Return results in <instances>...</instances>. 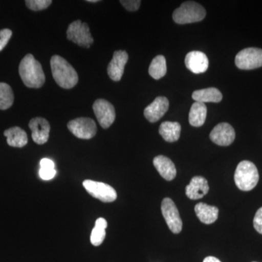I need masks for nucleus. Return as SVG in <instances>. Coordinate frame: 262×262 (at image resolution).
<instances>
[{
    "mask_svg": "<svg viewBox=\"0 0 262 262\" xmlns=\"http://www.w3.org/2000/svg\"><path fill=\"white\" fill-rule=\"evenodd\" d=\"M19 75L24 84L31 89H39L46 82L42 65L32 54H27L20 61Z\"/></svg>",
    "mask_w": 262,
    "mask_h": 262,
    "instance_id": "1",
    "label": "nucleus"
},
{
    "mask_svg": "<svg viewBox=\"0 0 262 262\" xmlns=\"http://www.w3.org/2000/svg\"><path fill=\"white\" fill-rule=\"evenodd\" d=\"M52 75L60 87L71 89L78 82V75L75 69L61 56L55 55L51 59Z\"/></svg>",
    "mask_w": 262,
    "mask_h": 262,
    "instance_id": "2",
    "label": "nucleus"
},
{
    "mask_svg": "<svg viewBox=\"0 0 262 262\" xmlns=\"http://www.w3.org/2000/svg\"><path fill=\"white\" fill-rule=\"evenodd\" d=\"M234 178L237 188L248 192L252 190L257 185L259 175L257 168L252 162L244 160L237 165Z\"/></svg>",
    "mask_w": 262,
    "mask_h": 262,
    "instance_id": "3",
    "label": "nucleus"
},
{
    "mask_svg": "<svg viewBox=\"0 0 262 262\" xmlns=\"http://www.w3.org/2000/svg\"><path fill=\"white\" fill-rule=\"evenodd\" d=\"M206 15V10L201 5L195 2L188 1L175 10L173 19L178 24H192L201 21Z\"/></svg>",
    "mask_w": 262,
    "mask_h": 262,
    "instance_id": "4",
    "label": "nucleus"
},
{
    "mask_svg": "<svg viewBox=\"0 0 262 262\" xmlns=\"http://www.w3.org/2000/svg\"><path fill=\"white\" fill-rule=\"evenodd\" d=\"M67 35L69 40L75 42L81 47L89 48L94 43V39L90 32L89 25L86 23H82L80 20H75L69 26Z\"/></svg>",
    "mask_w": 262,
    "mask_h": 262,
    "instance_id": "5",
    "label": "nucleus"
},
{
    "mask_svg": "<svg viewBox=\"0 0 262 262\" xmlns=\"http://www.w3.org/2000/svg\"><path fill=\"white\" fill-rule=\"evenodd\" d=\"M235 64L239 70H251L262 67V49L248 48L242 50L235 57Z\"/></svg>",
    "mask_w": 262,
    "mask_h": 262,
    "instance_id": "6",
    "label": "nucleus"
},
{
    "mask_svg": "<svg viewBox=\"0 0 262 262\" xmlns=\"http://www.w3.org/2000/svg\"><path fill=\"white\" fill-rule=\"evenodd\" d=\"M82 185L91 196L103 203H112L117 199L116 190L107 184L85 180L82 183Z\"/></svg>",
    "mask_w": 262,
    "mask_h": 262,
    "instance_id": "7",
    "label": "nucleus"
},
{
    "mask_svg": "<svg viewBox=\"0 0 262 262\" xmlns=\"http://www.w3.org/2000/svg\"><path fill=\"white\" fill-rule=\"evenodd\" d=\"M67 127L74 136L81 139H92L97 132L96 122L89 117H79L71 120Z\"/></svg>",
    "mask_w": 262,
    "mask_h": 262,
    "instance_id": "8",
    "label": "nucleus"
},
{
    "mask_svg": "<svg viewBox=\"0 0 262 262\" xmlns=\"http://www.w3.org/2000/svg\"><path fill=\"white\" fill-rule=\"evenodd\" d=\"M93 110L100 125L103 128H108L115 122L116 117L115 107L106 100L101 98L96 100L93 105Z\"/></svg>",
    "mask_w": 262,
    "mask_h": 262,
    "instance_id": "9",
    "label": "nucleus"
},
{
    "mask_svg": "<svg viewBox=\"0 0 262 262\" xmlns=\"http://www.w3.org/2000/svg\"><path fill=\"white\" fill-rule=\"evenodd\" d=\"M161 210L170 231L175 234L181 232L182 229V221L174 202L170 198H165L162 202Z\"/></svg>",
    "mask_w": 262,
    "mask_h": 262,
    "instance_id": "10",
    "label": "nucleus"
},
{
    "mask_svg": "<svg viewBox=\"0 0 262 262\" xmlns=\"http://www.w3.org/2000/svg\"><path fill=\"white\" fill-rule=\"evenodd\" d=\"M210 139L219 146L230 145L235 139V132L232 125L227 122L218 124L210 134Z\"/></svg>",
    "mask_w": 262,
    "mask_h": 262,
    "instance_id": "11",
    "label": "nucleus"
},
{
    "mask_svg": "<svg viewBox=\"0 0 262 262\" xmlns=\"http://www.w3.org/2000/svg\"><path fill=\"white\" fill-rule=\"evenodd\" d=\"M32 130L33 141L37 144H44L49 139L51 125L46 119L43 117H34L29 123Z\"/></svg>",
    "mask_w": 262,
    "mask_h": 262,
    "instance_id": "12",
    "label": "nucleus"
},
{
    "mask_svg": "<svg viewBox=\"0 0 262 262\" xmlns=\"http://www.w3.org/2000/svg\"><path fill=\"white\" fill-rule=\"evenodd\" d=\"M128 61V54L125 51H117L114 53L113 58L108 63V77L113 81H120L123 75L125 65Z\"/></svg>",
    "mask_w": 262,
    "mask_h": 262,
    "instance_id": "13",
    "label": "nucleus"
},
{
    "mask_svg": "<svg viewBox=\"0 0 262 262\" xmlns=\"http://www.w3.org/2000/svg\"><path fill=\"white\" fill-rule=\"evenodd\" d=\"M169 108L168 98L164 96L156 98L144 110V116L150 122H156L160 120L167 113Z\"/></svg>",
    "mask_w": 262,
    "mask_h": 262,
    "instance_id": "14",
    "label": "nucleus"
},
{
    "mask_svg": "<svg viewBox=\"0 0 262 262\" xmlns=\"http://www.w3.org/2000/svg\"><path fill=\"white\" fill-rule=\"evenodd\" d=\"M185 65L194 74L206 72L209 65L208 57L201 51H192L187 53L185 58Z\"/></svg>",
    "mask_w": 262,
    "mask_h": 262,
    "instance_id": "15",
    "label": "nucleus"
},
{
    "mask_svg": "<svg viewBox=\"0 0 262 262\" xmlns=\"http://www.w3.org/2000/svg\"><path fill=\"white\" fill-rule=\"evenodd\" d=\"M208 181L202 177H193L186 187V194L191 200L201 199L208 194Z\"/></svg>",
    "mask_w": 262,
    "mask_h": 262,
    "instance_id": "16",
    "label": "nucleus"
},
{
    "mask_svg": "<svg viewBox=\"0 0 262 262\" xmlns=\"http://www.w3.org/2000/svg\"><path fill=\"white\" fill-rule=\"evenodd\" d=\"M153 164L160 176L167 181H171L177 176V168L171 160L163 155H159L153 160Z\"/></svg>",
    "mask_w": 262,
    "mask_h": 262,
    "instance_id": "17",
    "label": "nucleus"
},
{
    "mask_svg": "<svg viewBox=\"0 0 262 262\" xmlns=\"http://www.w3.org/2000/svg\"><path fill=\"white\" fill-rule=\"evenodd\" d=\"M194 211L200 221L206 225L214 223L218 219L219 208L204 203H198L194 208Z\"/></svg>",
    "mask_w": 262,
    "mask_h": 262,
    "instance_id": "18",
    "label": "nucleus"
},
{
    "mask_svg": "<svg viewBox=\"0 0 262 262\" xmlns=\"http://www.w3.org/2000/svg\"><path fill=\"white\" fill-rule=\"evenodd\" d=\"M4 135L7 138L8 145L13 147H24L28 143L27 133L20 127H10L5 131Z\"/></svg>",
    "mask_w": 262,
    "mask_h": 262,
    "instance_id": "19",
    "label": "nucleus"
},
{
    "mask_svg": "<svg viewBox=\"0 0 262 262\" xmlns=\"http://www.w3.org/2000/svg\"><path fill=\"white\" fill-rule=\"evenodd\" d=\"M192 97L196 102L219 103L222 101L223 96L220 90L215 88H209V89L198 90L194 91Z\"/></svg>",
    "mask_w": 262,
    "mask_h": 262,
    "instance_id": "20",
    "label": "nucleus"
},
{
    "mask_svg": "<svg viewBox=\"0 0 262 262\" xmlns=\"http://www.w3.org/2000/svg\"><path fill=\"white\" fill-rule=\"evenodd\" d=\"M182 127L177 122H164L160 125L159 133L167 142H175L180 138Z\"/></svg>",
    "mask_w": 262,
    "mask_h": 262,
    "instance_id": "21",
    "label": "nucleus"
},
{
    "mask_svg": "<svg viewBox=\"0 0 262 262\" xmlns=\"http://www.w3.org/2000/svg\"><path fill=\"white\" fill-rule=\"evenodd\" d=\"M206 116L207 107L205 103H193L189 115V122L191 125L194 127H201L206 122Z\"/></svg>",
    "mask_w": 262,
    "mask_h": 262,
    "instance_id": "22",
    "label": "nucleus"
},
{
    "mask_svg": "<svg viewBox=\"0 0 262 262\" xmlns=\"http://www.w3.org/2000/svg\"><path fill=\"white\" fill-rule=\"evenodd\" d=\"M167 72L166 60L163 56L155 57L149 66V73L152 78L160 80Z\"/></svg>",
    "mask_w": 262,
    "mask_h": 262,
    "instance_id": "23",
    "label": "nucleus"
},
{
    "mask_svg": "<svg viewBox=\"0 0 262 262\" xmlns=\"http://www.w3.org/2000/svg\"><path fill=\"white\" fill-rule=\"evenodd\" d=\"M14 101V94L11 87L7 83L0 82V110L11 107Z\"/></svg>",
    "mask_w": 262,
    "mask_h": 262,
    "instance_id": "24",
    "label": "nucleus"
},
{
    "mask_svg": "<svg viewBox=\"0 0 262 262\" xmlns=\"http://www.w3.org/2000/svg\"><path fill=\"white\" fill-rule=\"evenodd\" d=\"M106 227L103 225H96L93 229L91 234V242L94 246H99L102 244L106 237Z\"/></svg>",
    "mask_w": 262,
    "mask_h": 262,
    "instance_id": "25",
    "label": "nucleus"
},
{
    "mask_svg": "<svg viewBox=\"0 0 262 262\" xmlns=\"http://www.w3.org/2000/svg\"><path fill=\"white\" fill-rule=\"evenodd\" d=\"M26 5L29 9L34 11H39L46 9L51 5V0H27Z\"/></svg>",
    "mask_w": 262,
    "mask_h": 262,
    "instance_id": "26",
    "label": "nucleus"
},
{
    "mask_svg": "<svg viewBox=\"0 0 262 262\" xmlns=\"http://www.w3.org/2000/svg\"><path fill=\"white\" fill-rule=\"evenodd\" d=\"M12 34L13 33L9 29H4L0 30V51H3L8 42H9Z\"/></svg>",
    "mask_w": 262,
    "mask_h": 262,
    "instance_id": "27",
    "label": "nucleus"
},
{
    "mask_svg": "<svg viewBox=\"0 0 262 262\" xmlns=\"http://www.w3.org/2000/svg\"><path fill=\"white\" fill-rule=\"evenodd\" d=\"M120 3L125 7V9L132 12L139 9L141 2L139 0H122Z\"/></svg>",
    "mask_w": 262,
    "mask_h": 262,
    "instance_id": "28",
    "label": "nucleus"
},
{
    "mask_svg": "<svg viewBox=\"0 0 262 262\" xmlns=\"http://www.w3.org/2000/svg\"><path fill=\"white\" fill-rule=\"evenodd\" d=\"M39 174V177L43 180H51V179L54 178L55 176L56 175V170L55 168H40Z\"/></svg>",
    "mask_w": 262,
    "mask_h": 262,
    "instance_id": "29",
    "label": "nucleus"
},
{
    "mask_svg": "<svg viewBox=\"0 0 262 262\" xmlns=\"http://www.w3.org/2000/svg\"><path fill=\"white\" fill-rule=\"evenodd\" d=\"M253 227L258 233L262 234V207L258 210L255 215Z\"/></svg>",
    "mask_w": 262,
    "mask_h": 262,
    "instance_id": "30",
    "label": "nucleus"
},
{
    "mask_svg": "<svg viewBox=\"0 0 262 262\" xmlns=\"http://www.w3.org/2000/svg\"><path fill=\"white\" fill-rule=\"evenodd\" d=\"M39 165H40V168H55V164L53 160L48 159V158H44L41 160Z\"/></svg>",
    "mask_w": 262,
    "mask_h": 262,
    "instance_id": "31",
    "label": "nucleus"
},
{
    "mask_svg": "<svg viewBox=\"0 0 262 262\" xmlns=\"http://www.w3.org/2000/svg\"><path fill=\"white\" fill-rule=\"evenodd\" d=\"M203 262H222L218 258L214 257V256H208L203 260Z\"/></svg>",
    "mask_w": 262,
    "mask_h": 262,
    "instance_id": "32",
    "label": "nucleus"
},
{
    "mask_svg": "<svg viewBox=\"0 0 262 262\" xmlns=\"http://www.w3.org/2000/svg\"><path fill=\"white\" fill-rule=\"evenodd\" d=\"M87 2L89 3H98V0H88Z\"/></svg>",
    "mask_w": 262,
    "mask_h": 262,
    "instance_id": "33",
    "label": "nucleus"
}]
</instances>
